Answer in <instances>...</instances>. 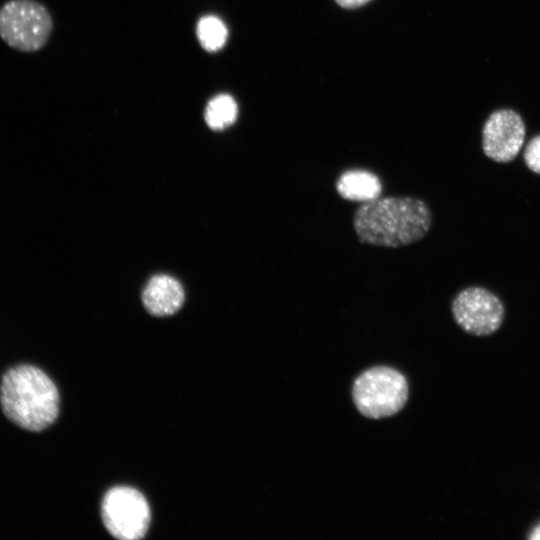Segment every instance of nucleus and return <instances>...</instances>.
I'll return each mask as SVG.
<instances>
[{
    "mask_svg": "<svg viewBox=\"0 0 540 540\" xmlns=\"http://www.w3.org/2000/svg\"><path fill=\"white\" fill-rule=\"evenodd\" d=\"M352 223L362 243L398 248L415 243L428 233L432 213L419 198L377 197L356 209Z\"/></svg>",
    "mask_w": 540,
    "mask_h": 540,
    "instance_id": "nucleus-1",
    "label": "nucleus"
},
{
    "mask_svg": "<svg viewBox=\"0 0 540 540\" xmlns=\"http://www.w3.org/2000/svg\"><path fill=\"white\" fill-rule=\"evenodd\" d=\"M59 392L52 379L36 366L22 364L9 368L0 382V406L16 426L40 432L59 415Z\"/></svg>",
    "mask_w": 540,
    "mask_h": 540,
    "instance_id": "nucleus-2",
    "label": "nucleus"
},
{
    "mask_svg": "<svg viewBox=\"0 0 540 540\" xmlns=\"http://www.w3.org/2000/svg\"><path fill=\"white\" fill-rule=\"evenodd\" d=\"M53 31L48 9L36 0H8L0 7V38L23 53L41 50Z\"/></svg>",
    "mask_w": 540,
    "mask_h": 540,
    "instance_id": "nucleus-3",
    "label": "nucleus"
},
{
    "mask_svg": "<svg viewBox=\"0 0 540 540\" xmlns=\"http://www.w3.org/2000/svg\"><path fill=\"white\" fill-rule=\"evenodd\" d=\"M408 393L404 375L387 366H376L362 372L352 386L357 410L372 419L398 413L406 404Z\"/></svg>",
    "mask_w": 540,
    "mask_h": 540,
    "instance_id": "nucleus-4",
    "label": "nucleus"
},
{
    "mask_svg": "<svg viewBox=\"0 0 540 540\" xmlns=\"http://www.w3.org/2000/svg\"><path fill=\"white\" fill-rule=\"evenodd\" d=\"M101 514L108 532L120 540L141 539L150 523V509L145 497L126 486L114 487L105 494Z\"/></svg>",
    "mask_w": 540,
    "mask_h": 540,
    "instance_id": "nucleus-5",
    "label": "nucleus"
},
{
    "mask_svg": "<svg viewBox=\"0 0 540 540\" xmlns=\"http://www.w3.org/2000/svg\"><path fill=\"white\" fill-rule=\"evenodd\" d=\"M452 313L464 331L476 336H486L501 326L504 307L500 299L489 290L468 287L455 296Z\"/></svg>",
    "mask_w": 540,
    "mask_h": 540,
    "instance_id": "nucleus-6",
    "label": "nucleus"
},
{
    "mask_svg": "<svg viewBox=\"0 0 540 540\" xmlns=\"http://www.w3.org/2000/svg\"><path fill=\"white\" fill-rule=\"evenodd\" d=\"M525 125L521 116L511 109L494 111L486 120L482 132L485 155L495 162L512 161L521 150Z\"/></svg>",
    "mask_w": 540,
    "mask_h": 540,
    "instance_id": "nucleus-7",
    "label": "nucleus"
},
{
    "mask_svg": "<svg viewBox=\"0 0 540 540\" xmlns=\"http://www.w3.org/2000/svg\"><path fill=\"white\" fill-rule=\"evenodd\" d=\"M142 301L146 310L152 315H172L184 302V290L175 278L163 274L156 275L145 286Z\"/></svg>",
    "mask_w": 540,
    "mask_h": 540,
    "instance_id": "nucleus-8",
    "label": "nucleus"
},
{
    "mask_svg": "<svg viewBox=\"0 0 540 540\" xmlns=\"http://www.w3.org/2000/svg\"><path fill=\"white\" fill-rule=\"evenodd\" d=\"M336 189L341 197L367 202L379 197L381 183L376 175L365 170H349L338 179Z\"/></svg>",
    "mask_w": 540,
    "mask_h": 540,
    "instance_id": "nucleus-9",
    "label": "nucleus"
},
{
    "mask_svg": "<svg viewBox=\"0 0 540 540\" xmlns=\"http://www.w3.org/2000/svg\"><path fill=\"white\" fill-rule=\"evenodd\" d=\"M237 118V104L228 94L213 97L205 110V121L213 130H223Z\"/></svg>",
    "mask_w": 540,
    "mask_h": 540,
    "instance_id": "nucleus-10",
    "label": "nucleus"
},
{
    "mask_svg": "<svg viewBox=\"0 0 540 540\" xmlns=\"http://www.w3.org/2000/svg\"><path fill=\"white\" fill-rule=\"evenodd\" d=\"M197 36L205 50L215 52L226 43L228 31L220 18L207 15L202 17L197 24Z\"/></svg>",
    "mask_w": 540,
    "mask_h": 540,
    "instance_id": "nucleus-11",
    "label": "nucleus"
},
{
    "mask_svg": "<svg viewBox=\"0 0 540 540\" xmlns=\"http://www.w3.org/2000/svg\"><path fill=\"white\" fill-rule=\"evenodd\" d=\"M524 160L531 171L540 174V135L534 137L527 144L524 152Z\"/></svg>",
    "mask_w": 540,
    "mask_h": 540,
    "instance_id": "nucleus-12",
    "label": "nucleus"
},
{
    "mask_svg": "<svg viewBox=\"0 0 540 540\" xmlns=\"http://www.w3.org/2000/svg\"><path fill=\"white\" fill-rule=\"evenodd\" d=\"M340 6L345 8H356L370 0H335Z\"/></svg>",
    "mask_w": 540,
    "mask_h": 540,
    "instance_id": "nucleus-13",
    "label": "nucleus"
},
{
    "mask_svg": "<svg viewBox=\"0 0 540 540\" xmlns=\"http://www.w3.org/2000/svg\"><path fill=\"white\" fill-rule=\"evenodd\" d=\"M529 539L540 540V524L537 525L531 532Z\"/></svg>",
    "mask_w": 540,
    "mask_h": 540,
    "instance_id": "nucleus-14",
    "label": "nucleus"
}]
</instances>
